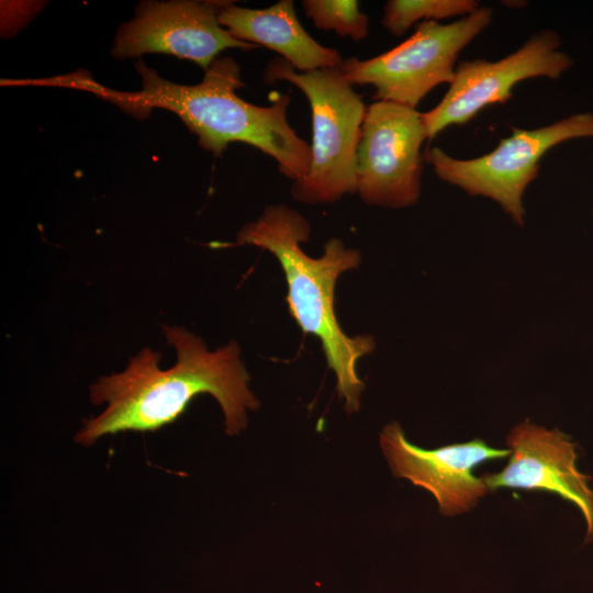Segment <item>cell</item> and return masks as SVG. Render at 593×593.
I'll list each match as a JSON object with an SVG mask.
<instances>
[{
	"label": "cell",
	"mask_w": 593,
	"mask_h": 593,
	"mask_svg": "<svg viewBox=\"0 0 593 593\" xmlns=\"http://www.w3.org/2000/svg\"><path fill=\"white\" fill-rule=\"evenodd\" d=\"M507 466L482 478L489 492L501 488L555 493L582 513L585 542L593 540V490L590 478L577 468L575 445L558 428L547 429L524 421L506 438Z\"/></svg>",
	"instance_id": "8fae6325"
},
{
	"label": "cell",
	"mask_w": 593,
	"mask_h": 593,
	"mask_svg": "<svg viewBox=\"0 0 593 593\" xmlns=\"http://www.w3.org/2000/svg\"><path fill=\"white\" fill-rule=\"evenodd\" d=\"M593 137V113H577L534 130L512 128L490 153L472 159H458L439 147L429 148L424 159L443 181L470 195L494 200L513 219L524 224L523 194L538 176L539 161L558 144Z\"/></svg>",
	"instance_id": "8992f818"
},
{
	"label": "cell",
	"mask_w": 593,
	"mask_h": 593,
	"mask_svg": "<svg viewBox=\"0 0 593 593\" xmlns=\"http://www.w3.org/2000/svg\"><path fill=\"white\" fill-rule=\"evenodd\" d=\"M560 45L556 32L541 30L516 52L497 61H461L441 101L422 113L427 138H434L450 125L466 124L488 105L504 103L519 81L536 77L559 78L572 66V58L559 49Z\"/></svg>",
	"instance_id": "ba28073f"
},
{
	"label": "cell",
	"mask_w": 593,
	"mask_h": 593,
	"mask_svg": "<svg viewBox=\"0 0 593 593\" xmlns=\"http://www.w3.org/2000/svg\"><path fill=\"white\" fill-rule=\"evenodd\" d=\"M380 446L393 475L430 492L445 516L473 508L489 492L482 478L474 475L475 467L511 455L508 448L491 447L480 438L423 449L407 440L396 422L383 427Z\"/></svg>",
	"instance_id": "30bf717a"
},
{
	"label": "cell",
	"mask_w": 593,
	"mask_h": 593,
	"mask_svg": "<svg viewBox=\"0 0 593 593\" xmlns=\"http://www.w3.org/2000/svg\"><path fill=\"white\" fill-rule=\"evenodd\" d=\"M427 138L422 113L390 101L367 105L356 161V193L369 204L402 209L421 194Z\"/></svg>",
	"instance_id": "52a82bcc"
},
{
	"label": "cell",
	"mask_w": 593,
	"mask_h": 593,
	"mask_svg": "<svg viewBox=\"0 0 593 593\" xmlns=\"http://www.w3.org/2000/svg\"><path fill=\"white\" fill-rule=\"evenodd\" d=\"M225 2L143 1L134 19L120 26L111 53L119 59L170 54L206 70L224 49L258 48L236 40L220 24L219 12Z\"/></svg>",
	"instance_id": "9c48e42d"
},
{
	"label": "cell",
	"mask_w": 593,
	"mask_h": 593,
	"mask_svg": "<svg viewBox=\"0 0 593 593\" xmlns=\"http://www.w3.org/2000/svg\"><path fill=\"white\" fill-rule=\"evenodd\" d=\"M262 79L271 85L287 81L306 97L312 115L311 166L294 181V200L331 203L356 193V161L367 105L344 78L339 65L300 72L282 57L266 65Z\"/></svg>",
	"instance_id": "277c9868"
},
{
	"label": "cell",
	"mask_w": 593,
	"mask_h": 593,
	"mask_svg": "<svg viewBox=\"0 0 593 593\" xmlns=\"http://www.w3.org/2000/svg\"><path fill=\"white\" fill-rule=\"evenodd\" d=\"M219 21L236 40L277 52L300 72L336 67L343 61L337 49L321 45L305 31L292 0H280L266 9L226 1Z\"/></svg>",
	"instance_id": "7c38bea8"
},
{
	"label": "cell",
	"mask_w": 593,
	"mask_h": 593,
	"mask_svg": "<svg viewBox=\"0 0 593 593\" xmlns=\"http://www.w3.org/2000/svg\"><path fill=\"white\" fill-rule=\"evenodd\" d=\"M163 331L176 349V363L161 370V354L146 347L122 372L99 378L90 387V400L107 406L82 421L76 443L88 447L107 435L156 432L178 419L200 394L217 401L228 435L246 428L248 412L256 411L259 401L248 387L250 378L237 343L210 351L202 338L182 327L164 325Z\"/></svg>",
	"instance_id": "6da1fadb"
},
{
	"label": "cell",
	"mask_w": 593,
	"mask_h": 593,
	"mask_svg": "<svg viewBox=\"0 0 593 593\" xmlns=\"http://www.w3.org/2000/svg\"><path fill=\"white\" fill-rule=\"evenodd\" d=\"M142 89L134 93L108 91L119 107L145 116L153 108L177 114L198 144L220 156L232 142L256 147L277 163L279 171L299 181L311 166V147L288 122L290 96L279 93L268 107L251 104L236 94L244 87L238 64L217 57L197 85H178L161 78L143 61L135 64Z\"/></svg>",
	"instance_id": "7a4b0ae2"
},
{
	"label": "cell",
	"mask_w": 593,
	"mask_h": 593,
	"mask_svg": "<svg viewBox=\"0 0 593 593\" xmlns=\"http://www.w3.org/2000/svg\"><path fill=\"white\" fill-rule=\"evenodd\" d=\"M492 18L493 10L480 5L451 23L423 21L412 36L388 52L368 59H343L340 71L351 86L373 87L374 101L415 109L435 87L452 82L459 53Z\"/></svg>",
	"instance_id": "5b68a950"
},
{
	"label": "cell",
	"mask_w": 593,
	"mask_h": 593,
	"mask_svg": "<svg viewBox=\"0 0 593 593\" xmlns=\"http://www.w3.org/2000/svg\"><path fill=\"white\" fill-rule=\"evenodd\" d=\"M305 15L323 31H333L355 42L367 38L369 18L356 0H303Z\"/></svg>",
	"instance_id": "5bb4252c"
},
{
	"label": "cell",
	"mask_w": 593,
	"mask_h": 593,
	"mask_svg": "<svg viewBox=\"0 0 593 593\" xmlns=\"http://www.w3.org/2000/svg\"><path fill=\"white\" fill-rule=\"evenodd\" d=\"M310 235V223L301 213L273 204L240 228L235 244L259 247L277 258L287 281L290 315L304 334L320 339L345 410L357 412L365 389L357 372L358 361L374 350L376 343L370 335L351 337L344 333L335 314L334 292L339 276L359 267L360 253L332 237L321 257H310L301 248Z\"/></svg>",
	"instance_id": "3957f363"
},
{
	"label": "cell",
	"mask_w": 593,
	"mask_h": 593,
	"mask_svg": "<svg viewBox=\"0 0 593 593\" xmlns=\"http://www.w3.org/2000/svg\"><path fill=\"white\" fill-rule=\"evenodd\" d=\"M480 8L475 0H389L381 25L392 35H403L415 22L467 16Z\"/></svg>",
	"instance_id": "4fadbf2b"
}]
</instances>
